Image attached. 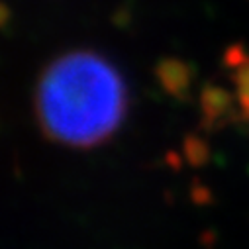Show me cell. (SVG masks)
Instances as JSON below:
<instances>
[{
  "instance_id": "6da1fadb",
  "label": "cell",
  "mask_w": 249,
  "mask_h": 249,
  "mask_svg": "<svg viewBox=\"0 0 249 249\" xmlns=\"http://www.w3.org/2000/svg\"><path fill=\"white\" fill-rule=\"evenodd\" d=\"M41 130L57 143H104L126 114V87L116 67L92 51H71L43 71L36 90Z\"/></svg>"
}]
</instances>
